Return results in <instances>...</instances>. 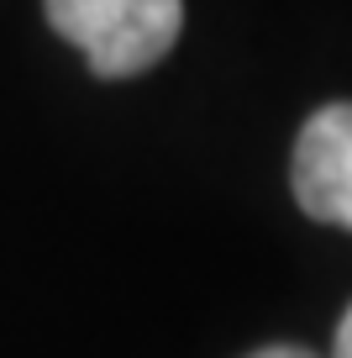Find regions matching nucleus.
Here are the masks:
<instances>
[{
    "instance_id": "nucleus-3",
    "label": "nucleus",
    "mask_w": 352,
    "mask_h": 358,
    "mask_svg": "<svg viewBox=\"0 0 352 358\" xmlns=\"http://www.w3.org/2000/svg\"><path fill=\"white\" fill-rule=\"evenodd\" d=\"M331 358H352V306L342 311V322H337V343H331Z\"/></svg>"
},
{
    "instance_id": "nucleus-2",
    "label": "nucleus",
    "mask_w": 352,
    "mask_h": 358,
    "mask_svg": "<svg viewBox=\"0 0 352 358\" xmlns=\"http://www.w3.org/2000/svg\"><path fill=\"white\" fill-rule=\"evenodd\" d=\"M289 185L305 216L352 232V101L321 106L295 137Z\"/></svg>"
},
{
    "instance_id": "nucleus-1",
    "label": "nucleus",
    "mask_w": 352,
    "mask_h": 358,
    "mask_svg": "<svg viewBox=\"0 0 352 358\" xmlns=\"http://www.w3.org/2000/svg\"><path fill=\"white\" fill-rule=\"evenodd\" d=\"M43 11L100 79H132L153 69L184 27V0H43Z\"/></svg>"
},
{
    "instance_id": "nucleus-4",
    "label": "nucleus",
    "mask_w": 352,
    "mask_h": 358,
    "mask_svg": "<svg viewBox=\"0 0 352 358\" xmlns=\"http://www.w3.org/2000/svg\"><path fill=\"white\" fill-rule=\"evenodd\" d=\"M247 358H321V353L295 348V343H268V348H258V353H247Z\"/></svg>"
}]
</instances>
